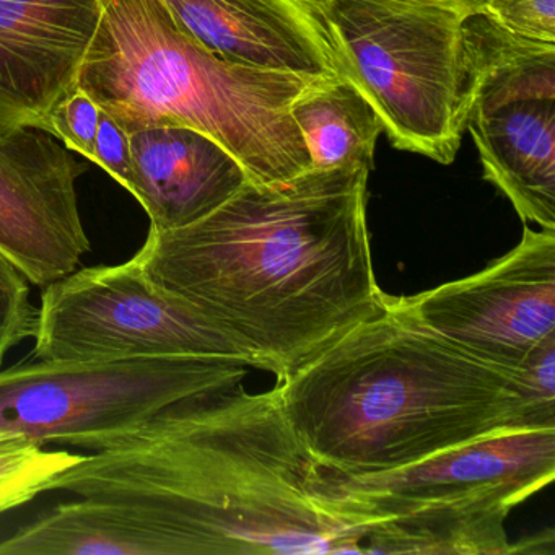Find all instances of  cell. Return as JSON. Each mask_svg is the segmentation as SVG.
<instances>
[{
  "instance_id": "7a4b0ae2",
  "label": "cell",
  "mask_w": 555,
  "mask_h": 555,
  "mask_svg": "<svg viewBox=\"0 0 555 555\" xmlns=\"http://www.w3.org/2000/svg\"><path fill=\"white\" fill-rule=\"evenodd\" d=\"M365 168L311 170L242 188L183 229L149 232V281L199 307L284 382L382 310L366 229Z\"/></svg>"
},
{
  "instance_id": "d6986e66",
  "label": "cell",
  "mask_w": 555,
  "mask_h": 555,
  "mask_svg": "<svg viewBox=\"0 0 555 555\" xmlns=\"http://www.w3.org/2000/svg\"><path fill=\"white\" fill-rule=\"evenodd\" d=\"M83 454L47 451L24 437L0 434V513L17 508L50 490L53 480Z\"/></svg>"
},
{
  "instance_id": "30bf717a",
  "label": "cell",
  "mask_w": 555,
  "mask_h": 555,
  "mask_svg": "<svg viewBox=\"0 0 555 555\" xmlns=\"http://www.w3.org/2000/svg\"><path fill=\"white\" fill-rule=\"evenodd\" d=\"M331 473L366 506L479 502L513 509L554 480L555 425L487 435L389 473Z\"/></svg>"
},
{
  "instance_id": "6da1fadb",
  "label": "cell",
  "mask_w": 555,
  "mask_h": 555,
  "mask_svg": "<svg viewBox=\"0 0 555 555\" xmlns=\"http://www.w3.org/2000/svg\"><path fill=\"white\" fill-rule=\"evenodd\" d=\"M50 490L132 506L184 555L365 554V522L278 388L238 383L183 399L129 440L83 454Z\"/></svg>"
},
{
  "instance_id": "7c38bea8",
  "label": "cell",
  "mask_w": 555,
  "mask_h": 555,
  "mask_svg": "<svg viewBox=\"0 0 555 555\" xmlns=\"http://www.w3.org/2000/svg\"><path fill=\"white\" fill-rule=\"evenodd\" d=\"M184 34L230 63L349 80L326 15L308 0H162Z\"/></svg>"
},
{
  "instance_id": "52a82bcc",
  "label": "cell",
  "mask_w": 555,
  "mask_h": 555,
  "mask_svg": "<svg viewBox=\"0 0 555 555\" xmlns=\"http://www.w3.org/2000/svg\"><path fill=\"white\" fill-rule=\"evenodd\" d=\"M35 359H201L253 366L249 353L199 307L135 264L79 269L47 285Z\"/></svg>"
},
{
  "instance_id": "2e32d148",
  "label": "cell",
  "mask_w": 555,
  "mask_h": 555,
  "mask_svg": "<svg viewBox=\"0 0 555 555\" xmlns=\"http://www.w3.org/2000/svg\"><path fill=\"white\" fill-rule=\"evenodd\" d=\"M0 555H184V548L132 506L82 496L0 541Z\"/></svg>"
},
{
  "instance_id": "9c48e42d",
  "label": "cell",
  "mask_w": 555,
  "mask_h": 555,
  "mask_svg": "<svg viewBox=\"0 0 555 555\" xmlns=\"http://www.w3.org/2000/svg\"><path fill=\"white\" fill-rule=\"evenodd\" d=\"M86 167L50 132L0 126V251L47 287L90 251L76 183Z\"/></svg>"
},
{
  "instance_id": "277c9868",
  "label": "cell",
  "mask_w": 555,
  "mask_h": 555,
  "mask_svg": "<svg viewBox=\"0 0 555 555\" xmlns=\"http://www.w3.org/2000/svg\"><path fill=\"white\" fill-rule=\"evenodd\" d=\"M323 80L230 63L184 34L162 0H102L79 89L128 134L196 129L251 183L274 184L311 170L292 106Z\"/></svg>"
},
{
  "instance_id": "4fadbf2b",
  "label": "cell",
  "mask_w": 555,
  "mask_h": 555,
  "mask_svg": "<svg viewBox=\"0 0 555 555\" xmlns=\"http://www.w3.org/2000/svg\"><path fill=\"white\" fill-rule=\"evenodd\" d=\"M131 194L154 232L183 229L222 206L248 181L238 160L204 132L155 126L131 134Z\"/></svg>"
},
{
  "instance_id": "603a6c76",
  "label": "cell",
  "mask_w": 555,
  "mask_h": 555,
  "mask_svg": "<svg viewBox=\"0 0 555 555\" xmlns=\"http://www.w3.org/2000/svg\"><path fill=\"white\" fill-rule=\"evenodd\" d=\"M93 164L100 165L122 188L131 193L132 155L131 134L125 131L108 113L100 109Z\"/></svg>"
},
{
  "instance_id": "e0dca14e",
  "label": "cell",
  "mask_w": 555,
  "mask_h": 555,
  "mask_svg": "<svg viewBox=\"0 0 555 555\" xmlns=\"http://www.w3.org/2000/svg\"><path fill=\"white\" fill-rule=\"evenodd\" d=\"M473 109L492 112L525 100H555V43L519 37L482 12L464 18Z\"/></svg>"
},
{
  "instance_id": "cb8c5ba5",
  "label": "cell",
  "mask_w": 555,
  "mask_h": 555,
  "mask_svg": "<svg viewBox=\"0 0 555 555\" xmlns=\"http://www.w3.org/2000/svg\"><path fill=\"white\" fill-rule=\"evenodd\" d=\"M311 4L320 8L324 2L330 0H308ZM402 2H414V4H431L441 5V8L456 9V11L464 12V14H474V12L482 11L487 0H402Z\"/></svg>"
},
{
  "instance_id": "8992f818",
  "label": "cell",
  "mask_w": 555,
  "mask_h": 555,
  "mask_svg": "<svg viewBox=\"0 0 555 555\" xmlns=\"http://www.w3.org/2000/svg\"><path fill=\"white\" fill-rule=\"evenodd\" d=\"M248 366L222 360H25L0 370V434L102 451L170 405L238 385Z\"/></svg>"
},
{
  "instance_id": "8fae6325",
  "label": "cell",
  "mask_w": 555,
  "mask_h": 555,
  "mask_svg": "<svg viewBox=\"0 0 555 555\" xmlns=\"http://www.w3.org/2000/svg\"><path fill=\"white\" fill-rule=\"evenodd\" d=\"M102 0H0V126L41 129L79 89Z\"/></svg>"
},
{
  "instance_id": "5b68a950",
  "label": "cell",
  "mask_w": 555,
  "mask_h": 555,
  "mask_svg": "<svg viewBox=\"0 0 555 555\" xmlns=\"http://www.w3.org/2000/svg\"><path fill=\"white\" fill-rule=\"evenodd\" d=\"M320 9L392 147L453 164L473 108L469 14L402 0H330Z\"/></svg>"
},
{
  "instance_id": "9a60e30c",
  "label": "cell",
  "mask_w": 555,
  "mask_h": 555,
  "mask_svg": "<svg viewBox=\"0 0 555 555\" xmlns=\"http://www.w3.org/2000/svg\"><path fill=\"white\" fill-rule=\"evenodd\" d=\"M352 503L369 525L365 554H513L505 529L512 509L506 506L479 502L366 506L353 496Z\"/></svg>"
},
{
  "instance_id": "ffe728a7",
  "label": "cell",
  "mask_w": 555,
  "mask_h": 555,
  "mask_svg": "<svg viewBox=\"0 0 555 555\" xmlns=\"http://www.w3.org/2000/svg\"><path fill=\"white\" fill-rule=\"evenodd\" d=\"M24 272L0 251V365L12 347L35 337L38 308Z\"/></svg>"
},
{
  "instance_id": "ac0fdd59",
  "label": "cell",
  "mask_w": 555,
  "mask_h": 555,
  "mask_svg": "<svg viewBox=\"0 0 555 555\" xmlns=\"http://www.w3.org/2000/svg\"><path fill=\"white\" fill-rule=\"evenodd\" d=\"M292 116L313 170L365 168L372 173L383 125L350 80L336 77L311 87L294 103Z\"/></svg>"
},
{
  "instance_id": "3957f363",
  "label": "cell",
  "mask_w": 555,
  "mask_h": 555,
  "mask_svg": "<svg viewBox=\"0 0 555 555\" xmlns=\"http://www.w3.org/2000/svg\"><path fill=\"white\" fill-rule=\"evenodd\" d=\"M275 388L313 456L346 476L389 473L487 435L555 425V399L431 333L391 295Z\"/></svg>"
},
{
  "instance_id": "5bb4252c",
  "label": "cell",
  "mask_w": 555,
  "mask_h": 555,
  "mask_svg": "<svg viewBox=\"0 0 555 555\" xmlns=\"http://www.w3.org/2000/svg\"><path fill=\"white\" fill-rule=\"evenodd\" d=\"M466 129L483 180L509 201L522 222L555 230V100L473 109Z\"/></svg>"
},
{
  "instance_id": "ba28073f",
  "label": "cell",
  "mask_w": 555,
  "mask_h": 555,
  "mask_svg": "<svg viewBox=\"0 0 555 555\" xmlns=\"http://www.w3.org/2000/svg\"><path fill=\"white\" fill-rule=\"evenodd\" d=\"M398 298L422 326L538 391L528 365L555 340V230L525 225L521 242L477 274Z\"/></svg>"
},
{
  "instance_id": "44dd1931",
  "label": "cell",
  "mask_w": 555,
  "mask_h": 555,
  "mask_svg": "<svg viewBox=\"0 0 555 555\" xmlns=\"http://www.w3.org/2000/svg\"><path fill=\"white\" fill-rule=\"evenodd\" d=\"M480 12L519 37L555 43V0H487Z\"/></svg>"
},
{
  "instance_id": "7402d4cb",
  "label": "cell",
  "mask_w": 555,
  "mask_h": 555,
  "mask_svg": "<svg viewBox=\"0 0 555 555\" xmlns=\"http://www.w3.org/2000/svg\"><path fill=\"white\" fill-rule=\"evenodd\" d=\"M99 119L100 106L92 96L77 89L54 109L51 134L70 151L79 152L87 160L93 162Z\"/></svg>"
}]
</instances>
